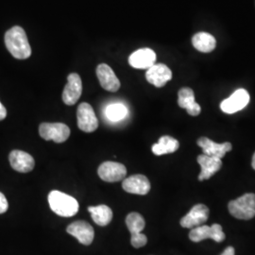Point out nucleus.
Here are the masks:
<instances>
[{"mask_svg": "<svg viewBox=\"0 0 255 255\" xmlns=\"http://www.w3.org/2000/svg\"><path fill=\"white\" fill-rule=\"evenodd\" d=\"M5 44L9 53L15 59L26 60L31 55L27 34L21 27H11L5 34Z\"/></svg>", "mask_w": 255, "mask_h": 255, "instance_id": "1", "label": "nucleus"}, {"mask_svg": "<svg viewBox=\"0 0 255 255\" xmlns=\"http://www.w3.org/2000/svg\"><path fill=\"white\" fill-rule=\"evenodd\" d=\"M48 203L56 215L64 218H71L79 211V202L75 198L58 190L48 194Z\"/></svg>", "mask_w": 255, "mask_h": 255, "instance_id": "2", "label": "nucleus"}, {"mask_svg": "<svg viewBox=\"0 0 255 255\" xmlns=\"http://www.w3.org/2000/svg\"><path fill=\"white\" fill-rule=\"evenodd\" d=\"M230 214L237 219L250 220L255 217V194L247 193L230 201L228 204Z\"/></svg>", "mask_w": 255, "mask_h": 255, "instance_id": "3", "label": "nucleus"}, {"mask_svg": "<svg viewBox=\"0 0 255 255\" xmlns=\"http://www.w3.org/2000/svg\"><path fill=\"white\" fill-rule=\"evenodd\" d=\"M40 136L46 141L64 143L70 136V128L64 123H42L39 127Z\"/></svg>", "mask_w": 255, "mask_h": 255, "instance_id": "4", "label": "nucleus"}, {"mask_svg": "<svg viewBox=\"0 0 255 255\" xmlns=\"http://www.w3.org/2000/svg\"><path fill=\"white\" fill-rule=\"evenodd\" d=\"M225 234L219 224H213L212 226L202 225L192 229L189 233L190 240L195 243L201 242L205 239H213L214 241L220 243L225 240Z\"/></svg>", "mask_w": 255, "mask_h": 255, "instance_id": "5", "label": "nucleus"}, {"mask_svg": "<svg viewBox=\"0 0 255 255\" xmlns=\"http://www.w3.org/2000/svg\"><path fill=\"white\" fill-rule=\"evenodd\" d=\"M77 119H78V127L84 132H93L99 127V120L96 117V114L91 105L83 102L78 111H77Z\"/></svg>", "mask_w": 255, "mask_h": 255, "instance_id": "6", "label": "nucleus"}, {"mask_svg": "<svg viewBox=\"0 0 255 255\" xmlns=\"http://www.w3.org/2000/svg\"><path fill=\"white\" fill-rule=\"evenodd\" d=\"M98 174L102 181L116 182L122 181L127 175V169L124 164L117 162H104L98 169Z\"/></svg>", "mask_w": 255, "mask_h": 255, "instance_id": "7", "label": "nucleus"}, {"mask_svg": "<svg viewBox=\"0 0 255 255\" xmlns=\"http://www.w3.org/2000/svg\"><path fill=\"white\" fill-rule=\"evenodd\" d=\"M210 211L204 204H197L189 213L181 219V226L183 228L193 229L202 226L209 218Z\"/></svg>", "mask_w": 255, "mask_h": 255, "instance_id": "8", "label": "nucleus"}, {"mask_svg": "<svg viewBox=\"0 0 255 255\" xmlns=\"http://www.w3.org/2000/svg\"><path fill=\"white\" fill-rule=\"evenodd\" d=\"M82 93V82L80 75L71 73L67 77V84L63 92L64 104L72 106L80 100Z\"/></svg>", "mask_w": 255, "mask_h": 255, "instance_id": "9", "label": "nucleus"}, {"mask_svg": "<svg viewBox=\"0 0 255 255\" xmlns=\"http://www.w3.org/2000/svg\"><path fill=\"white\" fill-rule=\"evenodd\" d=\"M250 102V95L245 89H238L220 104V109L226 114H235L244 109Z\"/></svg>", "mask_w": 255, "mask_h": 255, "instance_id": "10", "label": "nucleus"}, {"mask_svg": "<svg viewBox=\"0 0 255 255\" xmlns=\"http://www.w3.org/2000/svg\"><path fill=\"white\" fill-rule=\"evenodd\" d=\"M66 232L72 237H76L80 243L85 246H89L95 237L93 227L83 220H78L71 223L66 229Z\"/></svg>", "mask_w": 255, "mask_h": 255, "instance_id": "11", "label": "nucleus"}, {"mask_svg": "<svg viewBox=\"0 0 255 255\" xmlns=\"http://www.w3.org/2000/svg\"><path fill=\"white\" fill-rule=\"evenodd\" d=\"M197 144H198V146L201 147L202 152H203L202 154L207 155L210 157L219 158V159H222L226 155V153L230 150H232V148H233L232 144L229 142L219 144V143L214 142L209 138L204 136L199 138L197 141Z\"/></svg>", "mask_w": 255, "mask_h": 255, "instance_id": "12", "label": "nucleus"}, {"mask_svg": "<svg viewBox=\"0 0 255 255\" xmlns=\"http://www.w3.org/2000/svg\"><path fill=\"white\" fill-rule=\"evenodd\" d=\"M146 79L147 82L154 85L155 87L161 88L172 79V72L165 64H154L147 69Z\"/></svg>", "mask_w": 255, "mask_h": 255, "instance_id": "13", "label": "nucleus"}, {"mask_svg": "<svg viewBox=\"0 0 255 255\" xmlns=\"http://www.w3.org/2000/svg\"><path fill=\"white\" fill-rule=\"evenodd\" d=\"M9 161L11 167L21 173L30 172L35 166L33 157L22 150H12L9 153Z\"/></svg>", "mask_w": 255, "mask_h": 255, "instance_id": "14", "label": "nucleus"}, {"mask_svg": "<svg viewBox=\"0 0 255 255\" xmlns=\"http://www.w3.org/2000/svg\"><path fill=\"white\" fill-rule=\"evenodd\" d=\"M156 62V53L150 48H140L128 58V64L136 69H148Z\"/></svg>", "mask_w": 255, "mask_h": 255, "instance_id": "15", "label": "nucleus"}, {"mask_svg": "<svg viewBox=\"0 0 255 255\" xmlns=\"http://www.w3.org/2000/svg\"><path fill=\"white\" fill-rule=\"evenodd\" d=\"M122 187L128 193L144 196L150 190V182L146 176L136 174L125 179L122 182Z\"/></svg>", "mask_w": 255, "mask_h": 255, "instance_id": "16", "label": "nucleus"}, {"mask_svg": "<svg viewBox=\"0 0 255 255\" xmlns=\"http://www.w3.org/2000/svg\"><path fill=\"white\" fill-rule=\"evenodd\" d=\"M97 76L103 89L109 92L119 91L120 82L108 64H100L97 67Z\"/></svg>", "mask_w": 255, "mask_h": 255, "instance_id": "17", "label": "nucleus"}, {"mask_svg": "<svg viewBox=\"0 0 255 255\" xmlns=\"http://www.w3.org/2000/svg\"><path fill=\"white\" fill-rule=\"evenodd\" d=\"M198 163L201 165V173L199 175V181H206L212 178L215 174L220 170L222 166V161L219 158L210 157L201 154L198 156Z\"/></svg>", "mask_w": 255, "mask_h": 255, "instance_id": "18", "label": "nucleus"}, {"mask_svg": "<svg viewBox=\"0 0 255 255\" xmlns=\"http://www.w3.org/2000/svg\"><path fill=\"white\" fill-rule=\"evenodd\" d=\"M178 104L182 109L186 110L188 115L197 117L201 114V106L195 101V95L191 88L184 87L178 93Z\"/></svg>", "mask_w": 255, "mask_h": 255, "instance_id": "19", "label": "nucleus"}, {"mask_svg": "<svg viewBox=\"0 0 255 255\" xmlns=\"http://www.w3.org/2000/svg\"><path fill=\"white\" fill-rule=\"evenodd\" d=\"M192 44L197 50L203 53H208L216 48L217 41L215 37L210 33L199 32L192 38Z\"/></svg>", "mask_w": 255, "mask_h": 255, "instance_id": "20", "label": "nucleus"}, {"mask_svg": "<svg viewBox=\"0 0 255 255\" xmlns=\"http://www.w3.org/2000/svg\"><path fill=\"white\" fill-rule=\"evenodd\" d=\"M180 147V143L175 138L168 135L162 136L158 143L152 146V152L157 156L173 153Z\"/></svg>", "mask_w": 255, "mask_h": 255, "instance_id": "21", "label": "nucleus"}, {"mask_svg": "<svg viewBox=\"0 0 255 255\" xmlns=\"http://www.w3.org/2000/svg\"><path fill=\"white\" fill-rule=\"evenodd\" d=\"M92 219L99 226H107L113 219V211L107 205L101 204L88 208Z\"/></svg>", "mask_w": 255, "mask_h": 255, "instance_id": "22", "label": "nucleus"}, {"mask_svg": "<svg viewBox=\"0 0 255 255\" xmlns=\"http://www.w3.org/2000/svg\"><path fill=\"white\" fill-rule=\"evenodd\" d=\"M126 224L128 229L131 235V237H137L141 235L142 231L145 229V219L144 218L135 212L128 214L126 219Z\"/></svg>", "mask_w": 255, "mask_h": 255, "instance_id": "23", "label": "nucleus"}, {"mask_svg": "<svg viewBox=\"0 0 255 255\" xmlns=\"http://www.w3.org/2000/svg\"><path fill=\"white\" fill-rule=\"evenodd\" d=\"M128 110L126 106L121 103L111 104L106 108V117L111 121H120L127 117Z\"/></svg>", "mask_w": 255, "mask_h": 255, "instance_id": "24", "label": "nucleus"}, {"mask_svg": "<svg viewBox=\"0 0 255 255\" xmlns=\"http://www.w3.org/2000/svg\"><path fill=\"white\" fill-rule=\"evenodd\" d=\"M9 208V203L6 197L0 192V214H4Z\"/></svg>", "mask_w": 255, "mask_h": 255, "instance_id": "25", "label": "nucleus"}, {"mask_svg": "<svg viewBox=\"0 0 255 255\" xmlns=\"http://www.w3.org/2000/svg\"><path fill=\"white\" fill-rule=\"evenodd\" d=\"M6 117H7V110L0 102V121L6 119Z\"/></svg>", "mask_w": 255, "mask_h": 255, "instance_id": "26", "label": "nucleus"}, {"mask_svg": "<svg viewBox=\"0 0 255 255\" xmlns=\"http://www.w3.org/2000/svg\"><path fill=\"white\" fill-rule=\"evenodd\" d=\"M221 255H235V249L233 247H228L224 250Z\"/></svg>", "mask_w": 255, "mask_h": 255, "instance_id": "27", "label": "nucleus"}, {"mask_svg": "<svg viewBox=\"0 0 255 255\" xmlns=\"http://www.w3.org/2000/svg\"><path fill=\"white\" fill-rule=\"evenodd\" d=\"M252 165H253V168L255 170V152L254 156H253V161H252Z\"/></svg>", "mask_w": 255, "mask_h": 255, "instance_id": "28", "label": "nucleus"}]
</instances>
